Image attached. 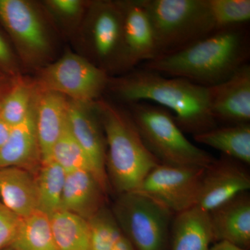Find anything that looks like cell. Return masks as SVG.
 Returning <instances> with one entry per match:
<instances>
[{
	"mask_svg": "<svg viewBox=\"0 0 250 250\" xmlns=\"http://www.w3.org/2000/svg\"><path fill=\"white\" fill-rule=\"evenodd\" d=\"M67 106L64 95L39 89L36 85L34 112L42 163L51 160L54 145L66 125Z\"/></svg>",
	"mask_w": 250,
	"mask_h": 250,
	"instance_id": "16",
	"label": "cell"
},
{
	"mask_svg": "<svg viewBox=\"0 0 250 250\" xmlns=\"http://www.w3.org/2000/svg\"><path fill=\"white\" fill-rule=\"evenodd\" d=\"M3 250H15L13 249V248H10V247H7V248H5V249Z\"/></svg>",
	"mask_w": 250,
	"mask_h": 250,
	"instance_id": "36",
	"label": "cell"
},
{
	"mask_svg": "<svg viewBox=\"0 0 250 250\" xmlns=\"http://www.w3.org/2000/svg\"><path fill=\"white\" fill-rule=\"evenodd\" d=\"M87 221L90 250H111L123 236L113 212L106 206Z\"/></svg>",
	"mask_w": 250,
	"mask_h": 250,
	"instance_id": "26",
	"label": "cell"
},
{
	"mask_svg": "<svg viewBox=\"0 0 250 250\" xmlns=\"http://www.w3.org/2000/svg\"><path fill=\"white\" fill-rule=\"evenodd\" d=\"M9 247L15 250H56L50 215L36 209L21 218Z\"/></svg>",
	"mask_w": 250,
	"mask_h": 250,
	"instance_id": "22",
	"label": "cell"
},
{
	"mask_svg": "<svg viewBox=\"0 0 250 250\" xmlns=\"http://www.w3.org/2000/svg\"><path fill=\"white\" fill-rule=\"evenodd\" d=\"M95 106L106 142V171L118 195L134 192L159 161L143 142L129 111L100 98Z\"/></svg>",
	"mask_w": 250,
	"mask_h": 250,
	"instance_id": "3",
	"label": "cell"
},
{
	"mask_svg": "<svg viewBox=\"0 0 250 250\" xmlns=\"http://www.w3.org/2000/svg\"><path fill=\"white\" fill-rule=\"evenodd\" d=\"M0 198L20 218L38 209L35 174L19 167H0Z\"/></svg>",
	"mask_w": 250,
	"mask_h": 250,
	"instance_id": "19",
	"label": "cell"
},
{
	"mask_svg": "<svg viewBox=\"0 0 250 250\" xmlns=\"http://www.w3.org/2000/svg\"><path fill=\"white\" fill-rule=\"evenodd\" d=\"M210 111L225 125L250 122V65L246 64L218 84L208 87Z\"/></svg>",
	"mask_w": 250,
	"mask_h": 250,
	"instance_id": "13",
	"label": "cell"
},
{
	"mask_svg": "<svg viewBox=\"0 0 250 250\" xmlns=\"http://www.w3.org/2000/svg\"><path fill=\"white\" fill-rule=\"evenodd\" d=\"M146 147L161 164L205 167L215 158L186 137L169 110L147 102L126 104Z\"/></svg>",
	"mask_w": 250,
	"mask_h": 250,
	"instance_id": "4",
	"label": "cell"
},
{
	"mask_svg": "<svg viewBox=\"0 0 250 250\" xmlns=\"http://www.w3.org/2000/svg\"><path fill=\"white\" fill-rule=\"evenodd\" d=\"M110 77L83 55L67 51L56 62L41 68L35 85L72 101L92 103L107 89Z\"/></svg>",
	"mask_w": 250,
	"mask_h": 250,
	"instance_id": "9",
	"label": "cell"
},
{
	"mask_svg": "<svg viewBox=\"0 0 250 250\" xmlns=\"http://www.w3.org/2000/svg\"><path fill=\"white\" fill-rule=\"evenodd\" d=\"M213 243L207 212L195 207L174 215L169 250H210Z\"/></svg>",
	"mask_w": 250,
	"mask_h": 250,
	"instance_id": "20",
	"label": "cell"
},
{
	"mask_svg": "<svg viewBox=\"0 0 250 250\" xmlns=\"http://www.w3.org/2000/svg\"><path fill=\"white\" fill-rule=\"evenodd\" d=\"M125 73L157 57L155 35L141 0H123Z\"/></svg>",
	"mask_w": 250,
	"mask_h": 250,
	"instance_id": "14",
	"label": "cell"
},
{
	"mask_svg": "<svg viewBox=\"0 0 250 250\" xmlns=\"http://www.w3.org/2000/svg\"><path fill=\"white\" fill-rule=\"evenodd\" d=\"M141 2L155 35L156 58L182 50L217 30L208 0H141Z\"/></svg>",
	"mask_w": 250,
	"mask_h": 250,
	"instance_id": "5",
	"label": "cell"
},
{
	"mask_svg": "<svg viewBox=\"0 0 250 250\" xmlns=\"http://www.w3.org/2000/svg\"><path fill=\"white\" fill-rule=\"evenodd\" d=\"M77 35L85 59L110 77L125 73L121 1H88Z\"/></svg>",
	"mask_w": 250,
	"mask_h": 250,
	"instance_id": "6",
	"label": "cell"
},
{
	"mask_svg": "<svg viewBox=\"0 0 250 250\" xmlns=\"http://www.w3.org/2000/svg\"><path fill=\"white\" fill-rule=\"evenodd\" d=\"M11 127L9 125L0 119V149L4 146L11 134Z\"/></svg>",
	"mask_w": 250,
	"mask_h": 250,
	"instance_id": "32",
	"label": "cell"
},
{
	"mask_svg": "<svg viewBox=\"0 0 250 250\" xmlns=\"http://www.w3.org/2000/svg\"><path fill=\"white\" fill-rule=\"evenodd\" d=\"M208 4L217 29L250 22V0H208Z\"/></svg>",
	"mask_w": 250,
	"mask_h": 250,
	"instance_id": "29",
	"label": "cell"
},
{
	"mask_svg": "<svg viewBox=\"0 0 250 250\" xmlns=\"http://www.w3.org/2000/svg\"><path fill=\"white\" fill-rule=\"evenodd\" d=\"M108 89L126 103L147 102L169 110L184 133L200 134L218 126L210 111L208 87L139 67L111 77Z\"/></svg>",
	"mask_w": 250,
	"mask_h": 250,
	"instance_id": "1",
	"label": "cell"
},
{
	"mask_svg": "<svg viewBox=\"0 0 250 250\" xmlns=\"http://www.w3.org/2000/svg\"><path fill=\"white\" fill-rule=\"evenodd\" d=\"M51 160L62 166L66 172L81 170L93 172L85 152L70 131L67 121L60 137L54 145Z\"/></svg>",
	"mask_w": 250,
	"mask_h": 250,
	"instance_id": "27",
	"label": "cell"
},
{
	"mask_svg": "<svg viewBox=\"0 0 250 250\" xmlns=\"http://www.w3.org/2000/svg\"><path fill=\"white\" fill-rule=\"evenodd\" d=\"M66 173L53 160L42 163L36 174L38 209L49 215L60 209Z\"/></svg>",
	"mask_w": 250,
	"mask_h": 250,
	"instance_id": "24",
	"label": "cell"
},
{
	"mask_svg": "<svg viewBox=\"0 0 250 250\" xmlns=\"http://www.w3.org/2000/svg\"><path fill=\"white\" fill-rule=\"evenodd\" d=\"M41 164L34 101L26 119L12 127L9 139L0 149V167H19L36 175Z\"/></svg>",
	"mask_w": 250,
	"mask_h": 250,
	"instance_id": "17",
	"label": "cell"
},
{
	"mask_svg": "<svg viewBox=\"0 0 250 250\" xmlns=\"http://www.w3.org/2000/svg\"><path fill=\"white\" fill-rule=\"evenodd\" d=\"M0 72L12 78L19 77L17 57L13 52L9 44L0 33Z\"/></svg>",
	"mask_w": 250,
	"mask_h": 250,
	"instance_id": "31",
	"label": "cell"
},
{
	"mask_svg": "<svg viewBox=\"0 0 250 250\" xmlns=\"http://www.w3.org/2000/svg\"><path fill=\"white\" fill-rule=\"evenodd\" d=\"M67 121L89 161L94 175L108 194L111 188L106 171V138L95 102L82 103L67 99Z\"/></svg>",
	"mask_w": 250,
	"mask_h": 250,
	"instance_id": "11",
	"label": "cell"
},
{
	"mask_svg": "<svg viewBox=\"0 0 250 250\" xmlns=\"http://www.w3.org/2000/svg\"><path fill=\"white\" fill-rule=\"evenodd\" d=\"M197 143L216 149L221 154L250 164V124L216 126L193 136Z\"/></svg>",
	"mask_w": 250,
	"mask_h": 250,
	"instance_id": "21",
	"label": "cell"
},
{
	"mask_svg": "<svg viewBox=\"0 0 250 250\" xmlns=\"http://www.w3.org/2000/svg\"><path fill=\"white\" fill-rule=\"evenodd\" d=\"M210 250H250L236 246L228 241L215 242L214 245L210 246Z\"/></svg>",
	"mask_w": 250,
	"mask_h": 250,
	"instance_id": "33",
	"label": "cell"
},
{
	"mask_svg": "<svg viewBox=\"0 0 250 250\" xmlns=\"http://www.w3.org/2000/svg\"><path fill=\"white\" fill-rule=\"evenodd\" d=\"M250 56V30L247 24L217 29L182 50L158 57L140 67L210 87L249 63Z\"/></svg>",
	"mask_w": 250,
	"mask_h": 250,
	"instance_id": "2",
	"label": "cell"
},
{
	"mask_svg": "<svg viewBox=\"0 0 250 250\" xmlns=\"http://www.w3.org/2000/svg\"><path fill=\"white\" fill-rule=\"evenodd\" d=\"M213 243L228 241L250 248V196L240 194L208 212Z\"/></svg>",
	"mask_w": 250,
	"mask_h": 250,
	"instance_id": "15",
	"label": "cell"
},
{
	"mask_svg": "<svg viewBox=\"0 0 250 250\" xmlns=\"http://www.w3.org/2000/svg\"><path fill=\"white\" fill-rule=\"evenodd\" d=\"M107 195L90 171L67 172L61 208L88 220L106 206Z\"/></svg>",
	"mask_w": 250,
	"mask_h": 250,
	"instance_id": "18",
	"label": "cell"
},
{
	"mask_svg": "<svg viewBox=\"0 0 250 250\" xmlns=\"http://www.w3.org/2000/svg\"><path fill=\"white\" fill-rule=\"evenodd\" d=\"M88 3L83 0H47L42 4L62 31L68 35H76Z\"/></svg>",
	"mask_w": 250,
	"mask_h": 250,
	"instance_id": "28",
	"label": "cell"
},
{
	"mask_svg": "<svg viewBox=\"0 0 250 250\" xmlns=\"http://www.w3.org/2000/svg\"><path fill=\"white\" fill-rule=\"evenodd\" d=\"M122 233L136 250H169L174 214L134 191L120 194L111 208Z\"/></svg>",
	"mask_w": 250,
	"mask_h": 250,
	"instance_id": "7",
	"label": "cell"
},
{
	"mask_svg": "<svg viewBox=\"0 0 250 250\" xmlns=\"http://www.w3.org/2000/svg\"><path fill=\"white\" fill-rule=\"evenodd\" d=\"M250 189L248 166L220 154L204 170L196 207L208 213Z\"/></svg>",
	"mask_w": 250,
	"mask_h": 250,
	"instance_id": "12",
	"label": "cell"
},
{
	"mask_svg": "<svg viewBox=\"0 0 250 250\" xmlns=\"http://www.w3.org/2000/svg\"><path fill=\"white\" fill-rule=\"evenodd\" d=\"M0 22L28 66H45L53 54V42L41 10L26 0H0Z\"/></svg>",
	"mask_w": 250,
	"mask_h": 250,
	"instance_id": "8",
	"label": "cell"
},
{
	"mask_svg": "<svg viewBox=\"0 0 250 250\" xmlns=\"http://www.w3.org/2000/svg\"><path fill=\"white\" fill-rule=\"evenodd\" d=\"M21 218L10 210L0 198V250L5 249L11 244Z\"/></svg>",
	"mask_w": 250,
	"mask_h": 250,
	"instance_id": "30",
	"label": "cell"
},
{
	"mask_svg": "<svg viewBox=\"0 0 250 250\" xmlns=\"http://www.w3.org/2000/svg\"><path fill=\"white\" fill-rule=\"evenodd\" d=\"M35 94V84L20 77L14 78L9 90L0 102V119L11 127L21 124L31 111Z\"/></svg>",
	"mask_w": 250,
	"mask_h": 250,
	"instance_id": "25",
	"label": "cell"
},
{
	"mask_svg": "<svg viewBox=\"0 0 250 250\" xmlns=\"http://www.w3.org/2000/svg\"><path fill=\"white\" fill-rule=\"evenodd\" d=\"M56 250H90L88 221L60 208L50 215Z\"/></svg>",
	"mask_w": 250,
	"mask_h": 250,
	"instance_id": "23",
	"label": "cell"
},
{
	"mask_svg": "<svg viewBox=\"0 0 250 250\" xmlns=\"http://www.w3.org/2000/svg\"><path fill=\"white\" fill-rule=\"evenodd\" d=\"M205 168L158 164L136 192L178 214L196 207Z\"/></svg>",
	"mask_w": 250,
	"mask_h": 250,
	"instance_id": "10",
	"label": "cell"
},
{
	"mask_svg": "<svg viewBox=\"0 0 250 250\" xmlns=\"http://www.w3.org/2000/svg\"><path fill=\"white\" fill-rule=\"evenodd\" d=\"M111 250H136L129 240L123 235V237L116 243Z\"/></svg>",
	"mask_w": 250,
	"mask_h": 250,
	"instance_id": "34",
	"label": "cell"
},
{
	"mask_svg": "<svg viewBox=\"0 0 250 250\" xmlns=\"http://www.w3.org/2000/svg\"><path fill=\"white\" fill-rule=\"evenodd\" d=\"M6 75L4 74H0V102L2 100L3 97L4 96L7 90H9L10 86H11V83L8 82L7 77Z\"/></svg>",
	"mask_w": 250,
	"mask_h": 250,
	"instance_id": "35",
	"label": "cell"
}]
</instances>
